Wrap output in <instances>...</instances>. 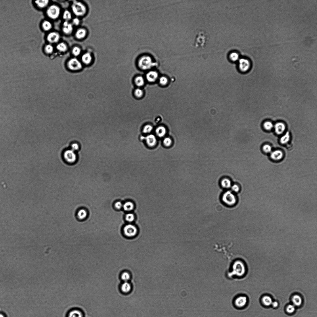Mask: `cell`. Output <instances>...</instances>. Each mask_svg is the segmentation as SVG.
Returning a JSON list of instances; mask_svg holds the SVG:
<instances>
[{
    "label": "cell",
    "instance_id": "8fae6325",
    "mask_svg": "<svg viewBox=\"0 0 317 317\" xmlns=\"http://www.w3.org/2000/svg\"><path fill=\"white\" fill-rule=\"evenodd\" d=\"M247 302V298L246 297L243 296H239L235 298L233 301L234 304L236 308L240 309L244 307Z\"/></svg>",
    "mask_w": 317,
    "mask_h": 317
},
{
    "label": "cell",
    "instance_id": "ab89813d",
    "mask_svg": "<svg viewBox=\"0 0 317 317\" xmlns=\"http://www.w3.org/2000/svg\"><path fill=\"white\" fill-rule=\"evenodd\" d=\"M163 143L165 147H169L172 145V141L170 138H166L164 139Z\"/></svg>",
    "mask_w": 317,
    "mask_h": 317
},
{
    "label": "cell",
    "instance_id": "4316f807",
    "mask_svg": "<svg viewBox=\"0 0 317 317\" xmlns=\"http://www.w3.org/2000/svg\"><path fill=\"white\" fill-rule=\"evenodd\" d=\"M49 1L47 0H41L35 1V3L38 7L40 8H44L46 7L49 3Z\"/></svg>",
    "mask_w": 317,
    "mask_h": 317
},
{
    "label": "cell",
    "instance_id": "5b68a950",
    "mask_svg": "<svg viewBox=\"0 0 317 317\" xmlns=\"http://www.w3.org/2000/svg\"><path fill=\"white\" fill-rule=\"evenodd\" d=\"M232 271L234 274L237 277H242L245 274L246 269L244 264L242 261H236L232 266Z\"/></svg>",
    "mask_w": 317,
    "mask_h": 317
},
{
    "label": "cell",
    "instance_id": "ac0fdd59",
    "mask_svg": "<svg viewBox=\"0 0 317 317\" xmlns=\"http://www.w3.org/2000/svg\"><path fill=\"white\" fill-rule=\"evenodd\" d=\"M155 133L158 136L162 138L165 135L166 133V130L164 126H159L156 129Z\"/></svg>",
    "mask_w": 317,
    "mask_h": 317
},
{
    "label": "cell",
    "instance_id": "d6986e66",
    "mask_svg": "<svg viewBox=\"0 0 317 317\" xmlns=\"http://www.w3.org/2000/svg\"><path fill=\"white\" fill-rule=\"evenodd\" d=\"M221 186L225 189H228L231 187L232 183L231 181L229 179L225 178L221 181Z\"/></svg>",
    "mask_w": 317,
    "mask_h": 317
},
{
    "label": "cell",
    "instance_id": "7dc6e473",
    "mask_svg": "<svg viewBox=\"0 0 317 317\" xmlns=\"http://www.w3.org/2000/svg\"><path fill=\"white\" fill-rule=\"evenodd\" d=\"M79 148V146L78 144L77 143H73L71 145V148L70 149L76 152V151L78 150Z\"/></svg>",
    "mask_w": 317,
    "mask_h": 317
},
{
    "label": "cell",
    "instance_id": "4fadbf2b",
    "mask_svg": "<svg viewBox=\"0 0 317 317\" xmlns=\"http://www.w3.org/2000/svg\"><path fill=\"white\" fill-rule=\"evenodd\" d=\"M275 131L278 135L282 134L285 131L286 126L285 124L282 122H278L274 126Z\"/></svg>",
    "mask_w": 317,
    "mask_h": 317
},
{
    "label": "cell",
    "instance_id": "83f0119b",
    "mask_svg": "<svg viewBox=\"0 0 317 317\" xmlns=\"http://www.w3.org/2000/svg\"><path fill=\"white\" fill-rule=\"evenodd\" d=\"M68 317H82V313L78 310H74L69 313Z\"/></svg>",
    "mask_w": 317,
    "mask_h": 317
},
{
    "label": "cell",
    "instance_id": "f1b7e54d",
    "mask_svg": "<svg viewBox=\"0 0 317 317\" xmlns=\"http://www.w3.org/2000/svg\"><path fill=\"white\" fill-rule=\"evenodd\" d=\"M262 301L264 304L266 306H268L272 304V300L270 297L266 296L263 298Z\"/></svg>",
    "mask_w": 317,
    "mask_h": 317
},
{
    "label": "cell",
    "instance_id": "7402d4cb",
    "mask_svg": "<svg viewBox=\"0 0 317 317\" xmlns=\"http://www.w3.org/2000/svg\"><path fill=\"white\" fill-rule=\"evenodd\" d=\"M86 34L85 30L83 29H79L76 32V37L78 39H82L86 36Z\"/></svg>",
    "mask_w": 317,
    "mask_h": 317
},
{
    "label": "cell",
    "instance_id": "4dcf8cb0",
    "mask_svg": "<svg viewBox=\"0 0 317 317\" xmlns=\"http://www.w3.org/2000/svg\"><path fill=\"white\" fill-rule=\"evenodd\" d=\"M230 60L232 62H235L239 60V54L236 52H233L230 53L229 56Z\"/></svg>",
    "mask_w": 317,
    "mask_h": 317
},
{
    "label": "cell",
    "instance_id": "6da1fadb",
    "mask_svg": "<svg viewBox=\"0 0 317 317\" xmlns=\"http://www.w3.org/2000/svg\"><path fill=\"white\" fill-rule=\"evenodd\" d=\"M137 63L139 68L143 70H149L155 65L153 57L147 54L139 57L137 59Z\"/></svg>",
    "mask_w": 317,
    "mask_h": 317
},
{
    "label": "cell",
    "instance_id": "603a6c76",
    "mask_svg": "<svg viewBox=\"0 0 317 317\" xmlns=\"http://www.w3.org/2000/svg\"><path fill=\"white\" fill-rule=\"evenodd\" d=\"M123 209L125 211L130 212L133 210L134 208V203L128 201L124 203L123 205Z\"/></svg>",
    "mask_w": 317,
    "mask_h": 317
},
{
    "label": "cell",
    "instance_id": "d6a6232c",
    "mask_svg": "<svg viewBox=\"0 0 317 317\" xmlns=\"http://www.w3.org/2000/svg\"><path fill=\"white\" fill-rule=\"evenodd\" d=\"M58 50L62 52H65L67 49V47L66 44L64 43H60L58 44L57 47Z\"/></svg>",
    "mask_w": 317,
    "mask_h": 317
},
{
    "label": "cell",
    "instance_id": "bcb514c9",
    "mask_svg": "<svg viewBox=\"0 0 317 317\" xmlns=\"http://www.w3.org/2000/svg\"><path fill=\"white\" fill-rule=\"evenodd\" d=\"M231 188L232 192L233 191L235 193H238L240 191V186L236 184L233 185V186H231Z\"/></svg>",
    "mask_w": 317,
    "mask_h": 317
},
{
    "label": "cell",
    "instance_id": "f35d334b",
    "mask_svg": "<svg viewBox=\"0 0 317 317\" xmlns=\"http://www.w3.org/2000/svg\"><path fill=\"white\" fill-rule=\"evenodd\" d=\"M134 93L135 96L137 97L138 98L142 97L143 95V91L140 88H137L135 90Z\"/></svg>",
    "mask_w": 317,
    "mask_h": 317
},
{
    "label": "cell",
    "instance_id": "816d5d0a",
    "mask_svg": "<svg viewBox=\"0 0 317 317\" xmlns=\"http://www.w3.org/2000/svg\"><path fill=\"white\" fill-rule=\"evenodd\" d=\"M0 317H4V315L2 314H0Z\"/></svg>",
    "mask_w": 317,
    "mask_h": 317
},
{
    "label": "cell",
    "instance_id": "8992f818",
    "mask_svg": "<svg viewBox=\"0 0 317 317\" xmlns=\"http://www.w3.org/2000/svg\"><path fill=\"white\" fill-rule=\"evenodd\" d=\"M72 9L74 14L77 16H82L86 14V8L82 3L76 1L73 4Z\"/></svg>",
    "mask_w": 317,
    "mask_h": 317
},
{
    "label": "cell",
    "instance_id": "9c48e42d",
    "mask_svg": "<svg viewBox=\"0 0 317 317\" xmlns=\"http://www.w3.org/2000/svg\"><path fill=\"white\" fill-rule=\"evenodd\" d=\"M47 13L48 16L52 19L57 18L60 15V9L58 6L55 5H52L47 9Z\"/></svg>",
    "mask_w": 317,
    "mask_h": 317
},
{
    "label": "cell",
    "instance_id": "d4e9b609",
    "mask_svg": "<svg viewBox=\"0 0 317 317\" xmlns=\"http://www.w3.org/2000/svg\"><path fill=\"white\" fill-rule=\"evenodd\" d=\"M135 82L136 85L138 87H141L143 86L145 81L143 78L142 76H139L135 79Z\"/></svg>",
    "mask_w": 317,
    "mask_h": 317
},
{
    "label": "cell",
    "instance_id": "ee69618b",
    "mask_svg": "<svg viewBox=\"0 0 317 317\" xmlns=\"http://www.w3.org/2000/svg\"><path fill=\"white\" fill-rule=\"evenodd\" d=\"M45 50L47 53H51L53 51V47L51 45H47L45 47Z\"/></svg>",
    "mask_w": 317,
    "mask_h": 317
},
{
    "label": "cell",
    "instance_id": "f546056e",
    "mask_svg": "<svg viewBox=\"0 0 317 317\" xmlns=\"http://www.w3.org/2000/svg\"><path fill=\"white\" fill-rule=\"evenodd\" d=\"M263 125L264 128L268 131L271 130L274 127L273 123L270 121H266L264 122Z\"/></svg>",
    "mask_w": 317,
    "mask_h": 317
},
{
    "label": "cell",
    "instance_id": "9a60e30c",
    "mask_svg": "<svg viewBox=\"0 0 317 317\" xmlns=\"http://www.w3.org/2000/svg\"><path fill=\"white\" fill-rule=\"evenodd\" d=\"M60 35L57 32H52L48 35L47 40L51 43H56L60 39Z\"/></svg>",
    "mask_w": 317,
    "mask_h": 317
},
{
    "label": "cell",
    "instance_id": "c3c4849f",
    "mask_svg": "<svg viewBox=\"0 0 317 317\" xmlns=\"http://www.w3.org/2000/svg\"><path fill=\"white\" fill-rule=\"evenodd\" d=\"M115 207L117 209H120L123 207V204L120 202H118L115 204Z\"/></svg>",
    "mask_w": 317,
    "mask_h": 317
},
{
    "label": "cell",
    "instance_id": "cb8c5ba5",
    "mask_svg": "<svg viewBox=\"0 0 317 317\" xmlns=\"http://www.w3.org/2000/svg\"><path fill=\"white\" fill-rule=\"evenodd\" d=\"M292 301L294 306H300L302 303V299L301 298L297 295L293 297Z\"/></svg>",
    "mask_w": 317,
    "mask_h": 317
},
{
    "label": "cell",
    "instance_id": "b9f144b4",
    "mask_svg": "<svg viewBox=\"0 0 317 317\" xmlns=\"http://www.w3.org/2000/svg\"><path fill=\"white\" fill-rule=\"evenodd\" d=\"M263 150L265 153H269L272 151V148L270 145L266 144L264 146Z\"/></svg>",
    "mask_w": 317,
    "mask_h": 317
},
{
    "label": "cell",
    "instance_id": "f6af8a7d",
    "mask_svg": "<svg viewBox=\"0 0 317 317\" xmlns=\"http://www.w3.org/2000/svg\"><path fill=\"white\" fill-rule=\"evenodd\" d=\"M286 310L288 313H294L295 310V307L294 305H290L287 307Z\"/></svg>",
    "mask_w": 317,
    "mask_h": 317
},
{
    "label": "cell",
    "instance_id": "8d00e7d4",
    "mask_svg": "<svg viewBox=\"0 0 317 317\" xmlns=\"http://www.w3.org/2000/svg\"><path fill=\"white\" fill-rule=\"evenodd\" d=\"M121 277L122 280L124 282H128L130 279V274L128 272H124L122 274Z\"/></svg>",
    "mask_w": 317,
    "mask_h": 317
},
{
    "label": "cell",
    "instance_id": "3957f363",
    "mask_svg": "<svg viewBox=\"0 0 317 317\" xmlns=\"http://www.w3.org/2000/svg\"><path fill=\"white\" fill-rule=\"evenodd\" d=\"M222 200L225 204L229 206L235 205L237 202L236 196L230 191H227L224 193L222 196Z\"/></svg>",
    "mask_w": 317,
    "mask_h": 317
},
{
    "label": "cell",
    "instance_id": "52a82bcc",
    "mask_svg": "<svg viewBox=\"0 0 317 317\" xmlns=\"http://www.w3.org/2000/svg\"><path fill=\"white\" fill-rule=\"evenodd\" d=\"M251 66V63L248 59L242 58L239 60L238 68L240 72L244 73L248 72Z\"/></svg>",
    "mask_w": 317,
    "mask_h": 317
},
{
    "label": "cell",
    "instance_id": "e575fe53",
    "mask_svg": "<svg viewBox=\"0 0 317 317\" xmlns=\"http://www.w3.org/2000/svg\"><path fill=\"white\" fill-rule=\"evenodd\" d=\"M153 127L151 125H145L143 129V132L145 134H149L153 130Z\"/></svg>",
    "mask_w": 317,
    "mask_h": 317
},
{
    "label": "cell",
    "instance_id": "d590c367",
    "mask_svg": "<svg viewBox=\"0 0 317 317\" xmlns=\"http://www.w3.org/2000/svg\"><path fill=\"white\" fill-rule=\"evenodd\" d=\"M135 219L134 215L133 213H129L127 214L125 216V219L129 223H131L134 221Z\"/></svg>",
    "mask_w": 317,
    "mask_h": 317
},
{
    "label": "cell",
    "instance_id": "7c38bea8",
    "mask_svg": "<svg viewBox=\"0 0 317 317\" xmlns=\"http://www.w3.org/2000/svg\"><path fill=\"white\" fill-rule=\"evenodd\" d=\"M141 140H145L148 146L150 147L155 146L157 143V140L155 136L152 134L148 135L146 137L142 136Z\"/></svg>",
    "mask_w": 317,
    "mask_h": 317
},
{
    "label": "cell",
    "instance_id": "484cf974",
    "mask_svg": "<svg viewBox=\"0 0 317 317\" xmlns=\"http://www.w3.org/2000/svg\"><path fill=\"white\" fill-rule=\"evenodd\" d=\"M290 138L289 132H286L285 134L281 137L280 139V142L281 143L285 144L287 143L289 141Z\"/></svg>",
    "mask_w": 317,
    "mask_h": 317
},
{
    "label": "cell",
    "instance_id": "7bdbcfd3",
    "mask_svg": "<svg viewBox=\"0 0 317 317\" xmlns=\"http://www.w3.org/2000/svg\"><path fill=\"white\" fill-rule=\"evenodd\" d=\"M159 82L162 86H165L167 84L168 79L166 77L163 76L159 79Z\"/></svg>",
    "mask_w": 317,
    "mask_h": 317
},
{
    "label": "cell",
    "instance_id": "60d3db41",
    "mask_svg": "<svg viewBox=\"0 0 317 317\" xmlns=\"http://www.w3.org/2000/svg\"><path fill=\"white\" fill-rule=\"evenodd\" d=\"M81 52L80 48L78 47H74L72 50V53L75 56L77 57L79 55Z\"/></svg>",
    "mask_w": 317,
    "mask_h": 317
},
{
    "label": "cell",
    "instance_id": "30bf717a",
    "mask_svg": "<svg viewBox=\"0 0 317 317\" xmlns=\"http://www.w3.org/2000/svg\"><path fill=\"white\" fill-rule=\"evenodd\" d=\"M124 232L125 236L128 237H135L138 233V229L135 225L128 224L125 225L123 229Z\"/></svg>",
    "mask_w": 317,
    "mask_h": 317
},
{
    "label": "cell",
    "instance_id": "2e32d148",
    "mask_svg": "<svg viewBox=\"0 0 317 317\" xmlns=\"http://www.w3.org/2000/svg\"><path fill=\"white\" fill-rule=\"evenodd\" d=\"M283 156V154L281 151L277 150L274 151L271 153L270 157L272 160H281Z\"/></svg>",
    "mask_w": 317,
    "mask_h": 317
},
{
    "label": "cell",
    "instance_id": "ffe728a7",
    "mask_svg": "<svg viewBox=\"0 0 317 317\" xmlns=\"http://www.w3.org/2000/svg\"><path fill=\"white\" fill-rule=\"evenodd\" d=\"M92 57L90 54L86 53L83 55L82 57V60L84 63L86 64H89L91 63L92 61Z\"/></svg>",
    "mask_w": 317,
    "mask_h": 317
},
{
    "label": "cell",
    "instance_id": "1f68e13d",
    "mask_svg": "<svg viewBox=\"0 0 317 317\" xmlns=\"http://www.w3.org/2000/svg\"><path fill=\"white\" fill-rule=\"evenodd\" d=\"M42 26L45 31H48L52 28V25L49 21H45L43 22Z\"/></svg>",
    "mask_w": 317,
    "mask_h": 317
},
{
    "label": "cell",
    "instance_id": "5bb4252c",
    "mask_svg": "<svg viewBox=\"0 0 317 317\" xmlns=\"http://www.w3.org/2000/svg\"><path fill=\"white\" fill-rule=\"evenodd\" d=\"M158 77V74L155 71H151L146 74V77L147 81L149 82H155Z\"/></svg>",
    "mask_w": 317,
    "mask_h": 317
},
{
    "label": "cell",
    "instance_id": "74e56055",
    "mask_svg": "<svg viewBox=\"0 0 317 317\" xmlns=\"http://www.w3.org/2000/svg\"><path fill=\"white\" fill-rule=\"evenodd\" d=\"M63 18L66 21H68L70 20L72 18V15L71 13L69 11H66L64 12Z\"/></svg>",
    "mask_w": 317,
    "mask_h": 317
},
{
    "label": "cell",
    "instance_id": "44dd1931",
    "mask_svg": "<svg viewBox=\"0 0 317 317\" xmlns=\"http://www.w3.org/2000/svg\"><path fill=\"white\" fill-rule=\"evenodd\" d=\"M121 290L123 293H128L131 290V286L128 282H124L121 286Z\"/></svg>",
    "mask_w": 317,
    "mask_h": 317
},
{
    "label": "cell",
    "instance_id": "681fc988",
    "mask_svg": "<svg viewBox=\"0 0 317 317\" xmlns=\"http://www.w3.org/2000/svg\"><path fill=\"white\" fill-rule=\"evenodd\" d=\"M73 23L75 25H79L80 23V21L77 18H74L73 21Z\"/></svg>",
    "mask_w": 317,
    "mask_h": 317
},
{
    "label": "cell",
    "instance_id": "e0dca14e",
    "mask_svg": "<svg viewBox=\"0 0 317 317\" xmlns=\"http://www.w3.org/2000/svg\"><path fill=\"white\" fill-rule=\"evenodd\" d=\"M63 30L64 33L67 34L71 33L73 30V26L72 25L69 23L68 21H65L63 24Z\"/></svg>",
    "mask_w": 317,
    "mask_h": 317
},
{
    "label": "cell",
    "instance_id": "7a4b0ae2",
    "mask_svg": "<svg viewBox=\"0 0 317 317\" xmlns=\"http://www.w3.org/2000/svg\"><path fill=\"white\" fill-rule=\"evenodd\" d=\"M208 36L206 32L203 30H200L197 34L194 45L197 48H203L208 42Z\"/></svg>",
    "mask_w": 317,
    "mask_h": 317
},
{
    "label": "cell",
    "instance_id": "277c9868",
    "mask_svg": "<svg viewBox=\"0 0 317 317\" xmlns=\"http://www.w3.org/2000/svg\"><path fill=\"white\" fill-rule=\"evenodd\" d=\"M62 157L64 162L68 164H74L77 160L76 152L71 149H67L64 151L63 153Z\"/></svg>",
    "mask_w": 317,
    "mask_h": 317
},
{
    "label": "cell",
    "instance_id": "f907efd6",
    "mask_svg": "<svg viewBox=\"0 0 317 317\" xmlns=\"http://www.w3.org/2000/svg\"><path fill=\"white\" fill-rule=\"evenodd\" d=\"M272 306L274 308L277 307L278 305V303L277 302L275 301L274 302H272Z\"/></svg>",
    "mask_w": 317,
    "mask_h": 317
},
{
    "label": "cell",
    "instance_id": "ba28073f",
    "mask_svg": "<svg viewBox=\"0 0 317 317\" xmlns=\"http://www.w3.org/2000/svg\"><path fill=\"white\" fill-rule=\"evenodd\" d=\"M67 66L69 70L72 71H77L82 69V63L77 59L73 58L71 59L68 62Z\"/></svg>",
    "mask_w": 317,
    "mask_h": 317
},
{
    "label": "cell",
    "instance_id": "836d02e7",
    "mask_svg": "<svg viewBox=\"0 0 317 317\" xmlns=\"http://www.w3.org/2000/svg\"><path fill=\"white\" fill-rule=\"evenodd\" d=\"M87 215V212L86 210L84 209H81L80 210L78 213V216L80 219H84L86 217Z\"/></svg>",
    "mask_w": 317,
    "mask_h": 317
}]
</instances>
